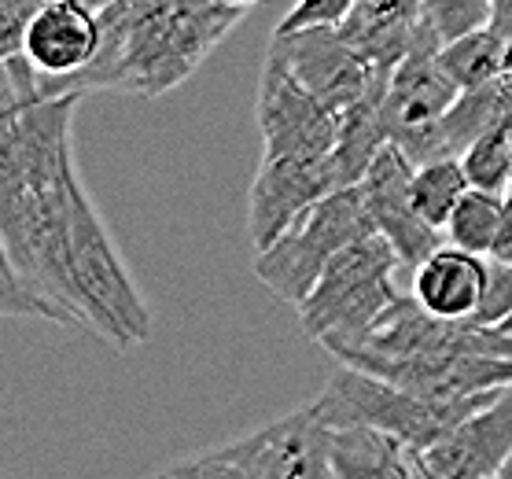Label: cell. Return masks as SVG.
Wrapping results in <instances>:
<instances>
[{"instance_id":"cell-1","label":"cell","mask_w":512,"mask_h":479,"mask_svg":"<svg viewBox=\"0 0 512 479\" xmlns=\"http://www.w3.org/2000/svg\"><path fill=\"white\" fill-rule=\"evenodd\" d=\"M0 100V310L85 328L70 269V207L82 181L70 126L82 93L41 96L30 59L8 56Z\"/></svg>"},{"instance_id":"cell-2","label":"cell","mask_w":512,"mask_h":479,"mask_svg":"<svg viewBox=\"0 0 512 479\" xmlns=\"http://www.w3.org/2000/svg\"><path fill=\"white\" fill-rule=\"evenodd\" d=\"M244 15L222 0H111L100 8L104 45L93 63L67 82L37 85V93L122 89L163 96L185 82Z\"/></svg>"},{"instance_id":"cell-3","label":"cell","mask_w":512,"mask_h":479,"mask_svg":"<svg viewBox=\"0 0 512 479\" xmlns=\"http://www.w3.org/2000/svg\"><path fill=\"white\" fill-rule=\"evenodd\" d=\"M70 269L82 303L85 332L100 336L115 351H133L152 336V310L140 295L129 266L118 255L111 229L96 211L85 181L74 185L70 207Z\"/></svg>"},{"instance_id":"cell-4","label":"cell","mask_w":512,"mask_h":479,"mask_svg":"<svg viewBox=\"0 0 512 479\" xmlns=\"http://www.w3.org/2000/svg\"><path fill=\"white\" fill-rule=\"evenodd\" d=\"M402 266L395 244L384 233H373L358 244L343 247L325 273L317 277L299 310V325L310 339H317L325 351L358 343L369 336V328L384 317L395 303V269Z\"/></svg>"},{"instance_id":"cell-5","label":"cell","mask_w":512,"mask_h":479,"mask_svg":"<svg viewBox=\"0 0 512 479\" xmlns=\"http://www.w3.org/2000/svg\"><path fill=\"white\" fill-rule=\"evenodd\" d=\"M494 391L498 387L465 398H424L417 391L391 384L384 376H373L343 362L336 373L328 376L325 391L314 398V406L328 428H336V424H376V428L398 435L402 443H409L417 454H428L431 446L454 432L468 413H476Z\"/></svg>"},{"instance_id":"cell-6","label":"cell","mask_w":512,"mask_h":479,"mask_svg":"<svg viewBox=\"0 0 512 479\" xmlns=\"http://www.w3.org/2000/svg\"><path fill=\"white\" fill-rule=\"evenodd\" d=\"M380 233L369 211L365 188L347 185L310 203L269 247L255 251V277L280 303L299 306L325 273V266L365 236Z\"/></svg>"},{"instance_id":"cell-7","label":"cell","mask_w":512,"mask_h":479,"mask_svg":"<svg viewBox=\"0 0 512 479\" xmlns=\"http://www.w3.org/2000/svg\"><path fill=\"white\" fill-rule=\"evenodd\" d=\"M159 472L181 479H332L328 424L314 402H306L266 428L196 450Z\"/></svg>"},{"instance_id":"cell-8","label":"cell","mask_w":512,"mask_h":479,"mask_svg":"<svg viewBox=\"0 0 512 479\" xmlns=\"http://www.w3.org/2000/svg\"><path fill=\"white\" fill-rule=\"evenodd\" d=\"M258 133L262 155L273 159H332L339 144V115L325 107L277 56L262 59L258 78Z\"/></svg>"},{"instance_id":"cell-9","label":"cell","mask_w":512,"mask_h":479,"mask_svg":"<svg viewBox=\"0 0 512 479\" xmlns=\"http://www.w3.org/2000/svg\"><path fill=\"white\" fill-rule=\"evenodd\" d=\"M266 52L277 56L336 115L354 107L380 78L391 74L387 67L369 63L354 45H347L336 26H310V30H295V34H273Z\"/></svg>"},{"instance_id":"cell-10","label":"cell","mask_w":512,"mask_h":479,"mask_svg":"<svg viewBox=\"0 0 512 479\" xmlns=\"http://www.w3.org/2000/svg\"><path fill=\"white\" fill-rule=\"evenodd\" d=\"M339 177L332 159H273L262 155L247 192V233L255 251L277 240L295 214H303L310 203L336 192Z\"/></svg>"},{"instance_id":"cell-11","label":"cell","mask_w":512,"mask_h":479,"mask_svg":"<svg viewBox=\"0 0 512 479\" xmlns=\"http://www.w3.org/2000/svg\"><path fill=\"white\" fill-rule=\"evenodd\" d=\"M413 170H417V163L391 141L384 144V152L376 155L373 166L361 177L376 229L395 244L406 269H417L435 247H443V229L424 222L413 207Z\"/></svg>"},{"instance_id":"cell-12","label":"cell","mask_w":512,"mask_h":479,"mask_svg":"<svg viewBox=\"0 0 512 479\" xmlns=\"http://www.w3.org/2000/svg\"><path fill=\"white\" fill-rule=\"evenodd\" d=\"M512 457V384L468 413L454 432L424 454L428 479H487L501 476V465Z\"/></svg>"},{"instance_id":"cell-13","label":"cell","mask_w":512,"mask_h":479,"mask_svg":"<svg viewBox=\"0 0 512 479\" xmlns=\"http://www.w3.org/2000/svg\"><path fill=\"white\" fill-rule=\"evenodd\" d=\"M439 34L428 26L424 19V30H420L417 48L409 52L395 71H391V82H387V96H384V122L391 141L406 137L409 129L431 126L450 111V107L461 100V85L443 71L439 63Z\"/></svg>"},{"instance_id":"cell-14","label":"cell","mask_w":512,"mask_h":479,"mask_svg":"<svg viewBox=\"0 0 512 479\" xmlns=\"http://www.w3.org/2000/svg\"><path fill=\"white\" fill-rule=\"evenodd\" d=\"M104 45L100 12L82 0H48L26 30L23 56L37 71V85H56L85 71Z\"/></svg>"},{"instance_id":"cell-15","label":"cell","mask_w":512,"mask_h":479,"mask_svg":"<svg viewBox=\"0 0 512 479\" xmlns=\"http://www.w3.org/2000/svg\"><path fill=\"white\" fill-rule=\"evenodd\" d=\"M487 273L490 255L443 244L413 269V295L431 314L450 317V321H472L487 292Z\"/></svg>"},{"instance_id":"cell-16","label":"cell","mask_w":512,"mask_h":479,"mask_svg":"<svg viewBox=\"0 0 512 479\" xmlns=\"http://www.w3.org/2000/svg\"><path fill=\"white\" fill-rule=\"evenodd\" d=\"M336 30L369 63L395 71L420 41L424 0H358Z\"/></svg>"},{"instance_id":"cell-17","label":"cell","mask_w":512,"mask_h":479,"mask_svg":"<svg viewBox=\"0 0 512 479\" xmlns=\"http://www.w3.org/2000/svg\"><path fill=\"white\" fill-rule=\"evenodd\" d=\"M332 479H413L428 476L424 454L376 424H336L328 428Z\"/></svg>"},{"instance_id":"cell-18","label":"cell","mask_w":512,"mask_h":479,"mask_svg":"<svg viewBox=\"0 0 512 479\" xmlns=\"http://www.w3.org/2000/svg\"><path fill=\"white\" fill-rule=\"evenodd\" d=\"M439 63L461 89H479L505 74V41L490 26H479L457 41H446L439 48Z\"/></svg>"},{"instance_id":"cell-19","label":"cell","mask_w":512,"mask_h":479,"mask_svg":"<svg viewBox=\"0 0 512 479\" xmlns=\"http://www.w3.org/2000/svg\"><path fill=\"white\" fill-rule=\"evenodd\" d=\"M472 181L465 174V163L450 155V159H431V163H420L413 170V207L420 211L424 222H431L435 229L446 233V222L454 207L461 203Z\"/></svg>"},{"instance_id":"cell-20","label":"cell","mask_w":512,"mask_h":479,"mask_svg":"<svg viewBox=\"0 0 512 479\" xmlns=\"http://www.w3.org/2000/svg\"><path fill=\"white\" fill-rule=\"evenodd\" d=\"M505 199H509L505 192L472 185L446 222V240L465 247V251H476V255H490L494 240H498L501 218H505Z\"/></svg>"},{"instance_id":"cell-21","label":"cell","mask_w":512,"mask_h":479,"mask_svg":"<svg viewBox=\"0 0 512 479\" xmlns=\"http://www.w3.org/2000/svg\"><path fill=\"white\" fill-rule=\"evenodd\" d=\"M465 174L476 188H490V192H505L512 188V122H498V126L483 129L476 141L468 144L465 155Z\"/></svg>"},{"instance_id":"cell-22","label":"cell","mask_w":512,"mask_h":479,"mask_svg":"<svg viewBox=\"0 0 512 479\" xmlns=\"http://www.w3.org/2000/svg\"><path fill=\"white\" fill-rule=\"evenodd\" d=\"M494 0H424V19L439 41H457L479 26H490Z\"/></svg>"},{"instance_id":"cell-23","label":"cell","mask_w":512,"mask_h":479,"mask_svg":"<svg viewBox=\"0 0 512 479\" xmlns=\"http://www.w3.org/2000/svg\"><path fill=\"white\" fill-rule=\"evenodd\" d=\"M358 0H295L284 19L273 26V34H295V30H310V26H339L354 12Z\"/></svg>"},{"instance_id":"cell-24","label":"cell","mask_w":512,"mask_h":479,"mask_svg":"<svg viewBox=\"0 0 512 479\" xmlns=\"http://www.w3.org/2000/svg\"><path fill=\"white\" fill-rule=\"evenodd\" d=\"M512 317V262H498L490 258V273H487V292H483V303L472 314L476 325L498 328L501 321Z\"/></svg>"},{"instance_id":"cell-25","label":"cell","mask_w":512,"mask_h":479,"mask_svg":"<svg viewBox=\"0 0 512 479\" xmlns=\"http://www.w3.org/2000/svg\"><path fill=\"white\" fill-rule=\"evenodd\" d=\"M48 0H0V59L23 56V41Z\"/></svg>"},{"instance_id":"cell-26","label":"cell","mask_w":512,"mask_h":479,"mask_svg":"<svg viewBox=\"0 0 512 479\" xmlns=\"http://www.w3.org/2000/svg\"><path fill=\"white\" fill-rule=\"evenodd\" d=\"M490 30L505 41V74H512V0H494Z\"/></svg>"},{"instance_id":"cell-27","label":"cell","mask_w":512,"mask_h":479,"mask_svg":"<svg viewBox=\"0 0 512 479\" xmlns=\"http://www.w3.org/2000/svg\"><path fill=\"white\" fill-rule=\"evenodd\" d=\"M490 258H498V262H512V192H509V199H505V218H501L498 240H494Z\"/></svg>"},{"instance_id":"cell-28","label":"cell","mask_w":512,"mask_h":479,"mask_svg":"<svg viewBox=\"0 0 512 479\" xmlns=\"http://www.w3.org/2000/svg\"><path fill=\"white\" fill-rule=\"evenodd\" d=\"M222 4H229V8H240V12H251L258 0H222Z\"/></svg>"},{"instance_id":"cell-29","label":"cell","mask_w":512,"mask_h":479,"mask_svg":"<svg viewBox=\"0 0 512 479\" xmlns=\"http://www.w3.org/2000/svg\"><path fill=\"white\" fill-rule=\"evenodd\" d=\"M82 4H89L93 12H100V8H104V4H111V0H82Z\"/></svg>"},{"instance_id":"cell-30","label":"cell","mask_w":512,"mask_h":479,"mask_svg":"<svg viewBox=\"0 0 512 479\" xmlns=\"http://www.w3.org/2000/svg\"><path fill=\"white\" fill-rule=\"evenodd\" d=\"M501 479H512V457L505 461V465H501Z\"/></svg>"},{"instance_id":"cell-31","label":"cell","mask_w":512,"mask_h":479,"mask_svg":"<svg viewBox=\"0 0 512 479\" xmlns=\"http://www.w3.org/2000/svg\"><path fill=\"white\" fill-rule=\"evenodd\" d=\"M498 328H501V332H512V317H509V321H501Z\"/></svg>"}]
</instances>
